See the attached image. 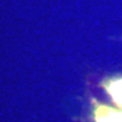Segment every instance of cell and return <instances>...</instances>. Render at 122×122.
Returning <instances> with one entry per match:
<instances>
[{
	"mask_svg": "<svg viewBox=\"0 0 122 122\" xmlns=\"http://www.w3.org/2000/svg\"><path fill=\"white\" fill-rule=\"evenodd\" d=\"M109 94L120 109H122V79L114 80L107 87Z\"/></svg>",
	"mask_w": 122,
	"mask_h": 122,
	"instance_id": "cell-2",
	"label": "cell"
},
{
	"mask_svg": "<svg viewBox=\"0 0 122 122\" xmlns=\"http://www.w3.org/2000/svg\"><path fill=\"white\" fill-rule=\"evenodd\" d=\"M94 115L96 122H122V111L105 105H98Z\"/></svg>",
	"mask_w": 122,
	"mask_h": 122,
	"instance_id": "cell-1",
	"label": "cell"
}]
</instances>
